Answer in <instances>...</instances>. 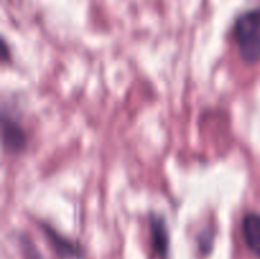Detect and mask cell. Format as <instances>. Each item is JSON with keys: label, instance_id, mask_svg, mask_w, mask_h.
Segmentation results:
<instances>
[{"label": "cell", "instance_id": "obj_1", "mask_svg": "<svg viewBox=\"0 0 260 259\" xmlns=\"http://www.w3.org/2000/svg\"><path fill=\"white\" fill-rule=\"evenodd\" d=\"M241 60L248 65L260 61V7L241 13L233 27Z\"/></svg>", "mask_w": 260, "mask_h": 259}, {"label": "cell", "instance_id": "obj_2", "mask_svg": "<svg viewBox=\"0 0 260 259\" xmlns=\"http://www.w3.org/2000/svg\"><path fill=\"white\" fill-rule=\"evenodd\" d=\"M40 230L42 231L46 241L52 249L58 259H85L88 255L86 248L78 240L68 238L63 234L58 233L52 225L45 221H37Z\"/></svg>", "mask_w": 260, "mask_h": 259}, {"label": "cell", "instance_id": "obj_3", "mask_svg": "<svg viewBox=\"0 0 260 259\" xmlns=\"http://www.w3.org/2000/svg\"><path fill=\"white\" fill-rule=\"evenodd\" d=\"M0 124H2V140L4 151L9 154H19L24 151L28 145V136L22 124L15 121L4 109L2 112Z\"/></svg>", "mask_w": 260, "mask_h": 259}, {"label": "cell", "instance_id": "obj_4", "mask_svg": "<svg viewBox=\"0 0 260 259\" xmlns=\"http://www.w3.org/2000/svg\"><path fill=\"white\" fill-rule=\"evenodd\" d=\"M149 230L154 255L157 259H170V233L164 216L150 212Z\"/></svg>", "mask_w": 260, "mask_h": 259}, {"label": "cell", "instance_id": "obj_5", "mask_svg": "<svg viewBox=\"0 0 260 259\" xmlns=\"http://www.w3.org/2000/svg\"><path fill=\"white\" fill-rule=\"evenodd\" d=\"M245 245L256 258L260 259V213L248 212L241 221Z\"/></svg>", "mask_w": 260, "mask_h": 259}, {"label": "cell", "instance_id": "obj_6", "mask_svg": "<svg viewBox=\"0 0 260 259\" xmlns=\"http://www.w3.org/2000/svg\"><path fill=\"white\" fill-rule=\"evenodd\" d=\"M216 236H217V233L211 226L202 229L196 235V245H197L198 253L202 258H207L212 254L213 249H215Z\"/></svg>", "mask_w": 260, "mask_h": 259}, {"label": "cell", "instance_id": "obj_7", "mask_svg": "<svg viewBox=\"0 0 260 259\" xmlns=\"http://www.w3.org/2000/svg\"><path fill=\"white\" fill-rule=\"evenodd\" d=\"M18 246H19L20 255L23 259H45L43 254L35 244V241L27 234L18 235Z\"/></svg>", "mask_w": 260, "mask_h": 259}, {"label": "cell", "instance_id": "obj_8", "mask_svg": "<svg viewBox=\"0 0 260 259\" xmlns=\"http://www.w3.org/2000/svg\"><path fill=\"white\" fill-rule=\"evenodd\" d=\"M12 58V55H10V48L8 47L7 45V41L3 38L2 40V62L5 63L8 61H10Z\"/></svg>", "mask_w": 260, "mask_h": 259}]
</instances>
